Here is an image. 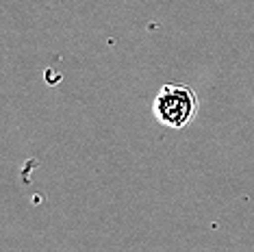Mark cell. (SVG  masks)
I'll return each mask as SVG.
<instances>
[{"label": "cell", "instance_id": "cell-1", "mask_svg": "<svg viewBox=\"0 0 254 252\" xmlns=\"http://www.w3.org/2000/svg\"><path fill=\"white\" fill-rule=\"evenodd\" d=\"M198 94L187 85H163L154 96L152 113L163 126L183 130L198 116Z\"/></svg>", "mask_w": 254, "mask_h": 252}]
</instances>
